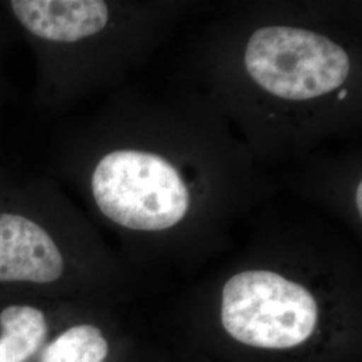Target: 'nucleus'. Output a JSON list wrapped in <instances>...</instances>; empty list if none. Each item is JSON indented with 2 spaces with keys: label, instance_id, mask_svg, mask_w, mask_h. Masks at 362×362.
Segmentation results:
<instances>
[{
  "label": "nucleus",
  "instance_id": "f257e3e1",
  "mask_svg": "<svg viewBox=\"0 0 362 362\" xmlns=\"http://www.w3.org/2000/svg\"><path fill=\"white\" fill-rule=\"evenodd\" d=\"M272 266L230 274L212 300L160 336L216 362H362L357 294Z\"/></svg>",
  "mask_w": 362,
  "mask_h": 362
},
{
  "label": "nucleus",
  "instance_id": "7ed1b4c3",
  "mask_svg": "<svg viewBox=\"0 0 362 362\" xmlns=\"http://www.w3.org/2000/svg\"><path fill=\"white\" fill-rule=\"evenodd\" d=\"M88 184L100 215L124 231H167L189 208V192L177 169L145 151L113 148L98 155Z\"/></svg>",
  "mask_w": 362,
  "mask_h": 362
},
{
  "label": "nucleus",
  "instance_id": "20e7f679",
  "mask_svg": "<svg viewBox=\"0 0 362 362\" xmlns=\"http://www.w3.org/2000/svg\"><path fill=\"white\" fill-rule=\"evenodd\" d=\"M247 71L272 95L303 101L336 90L349 76L346 52L333 40L303 28H259L247 45Z\"/></svg>",
  "mask_w": 362,
  "mask_h": 362
},
{
  "label": "nucleus",
  "instance_id": "0eeeda50",
  "mask_svg": "<svg viewBox=\"0 0 362 362\" xmlns=\"http://www.w3.org/2000/svg\"><path fill=\"white\" fill-rule=\"evenodd\" d=\"M19 38L15 30L13 21L6 11L3 1H0V121L3 107L8 98V81L6 76V61L7 55L13 47L15 39Z\"/></svg>",
  "mask_w": 362,
  "mask_h": 362
},
{
  "label": "nucleus",
  "instance_id": "f03ea898",
  "mask_svg": "<svg viewBox=\"0 0 362 362\" xmlns=\"http://www.w3.org/2000/svg\"><path fill=\"white\" fill-rule=\"evenodd\" d=\"M116 264L62 211L50 182L0 158V299L115 306Z\"/></svg>",
  "mask_w": 362,
  "mask_h": 362
},
{
  "label": "nucleus",
  "instance_id": "423d86ee",
  "mask_svg": "<svg viewBox=\"0 0 362 362\" xmlns=\"http://www.w3.org/2000/svg\"><path fill=\"white\" fill-rule=\"evenodd\" d=\"M110 362H176L168 344L149 333L144 334L132 348L117 356Z\"/></svg>",
  "mask_w": 362,
  "mask_h": 362
},
{
  "label": "nucleus",
  "instance_id": "1a4fd4ad",
  "mask_svg": "<svg viewBox=\"0 0 362 362\" xmlns=\"http://www.w3.org/2000/svg\"><path fill=\"white\" fill-rule=\"evenodd\" d=\"M362 184H358V188H357V194H356V203H357V208H358V214L362 215Z\"/></svg>",
  "mask_w": 362,
  "mask_h": 362
},
{
  "label": "nucleus",
  "instance_id": "39448f33",
  "mask_svg": "<svg viewBox=\"0 0 362 362\" xmlns=\"http://www.w3.org/2000/svg\"><path fill=\"white\" fill-rule=\"evenodd\" d=\"M81 305L50 299H0V362L42 361L52 337Z\"/></svg>",
  "mask_w": 362,
  "mask_h": 362
},
{
  "label": "nucleus",
  "instance_id": "6e6552de",
  "mask_svg": "<svg viewBox=\"0 0 362 362\" xmlns=\"http://www.w3.org/2000/svg\"><path fill=\"white\" fill-rule=\"evenodd\" d=\"M168 346L170 348V350H172L176 362H216L211 361V360H208L206 357H202V356L194 354V353H191V351H187V350L180 349V348H176V346H172V345H169V344Z\"/></svg>",
  "mask_w": 362,
  "mask_h": 362
}]
</instances>
